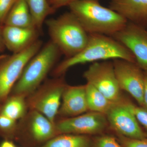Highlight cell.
Returning <instances> with one entry per match:
<instances>
[{
    "label": "cell",
    "mask_w": 147,
    "mask_h": 147,
    "mask_svg": "<svg viewBox=\"0 0 147 147\" xmlns=\"http://www.w3.org/2000/svg\"><path fill=\"white\" fill-rule=\"evenodd\" d=\"M115 59L136 63L132 53L112 36L89 34L88 42L84 49L76 55L63 61L57 67L54 73L56 75H61L77 65Z\"/></svg>",
    "instance_id": "cell-1"
},
{
    "label": "cell",
    "mask_w": 147,
    "mask_h": 147,
    "mask_svg": "<svg viewBox=\"0 0 147 147\" xmlns=\"http://www.w3.org/2000/svg\"><path fill=\"white\" fill-rule=\"evenodd\" d=\"M68 7L89 34L112 36L128 22L115 11L101 5L99 0H78Z\"/></svg>",
    "instance_id": "cell-2"
},
{
    "label": "cell",
    "mask_w": 147,
    "mask_h": 147,
    "mask_svg": "<svg viewBox=\"0 0 147 147\" xmlns=\"http://www.w3.org/2000/svg\"><path fill=\"white\" fill-rule=\"evenodd\" d=\"M50 41L67 58L76 55L85 47L89 34L71 12L45 21Z\"/></svg>",
    "instance_id": "cell-3"
},
{
    "label": "cell",
    "mask_w": 147,
    "mask_h": 147,
    "mask_svg": "<svg viewBox=\"0 0 147 147\" xmlns=\"http://www.w3.org/2000/svg\"><path fill=\"white\" fill-rule=\"evenodd\" d=\"M60 53L50 40L42 46L27 64L13 86L16 95L24 96L34 90L49 73Z\"/></svg>",
    "instance_id": "cell-4"
},
{
    "label": "cell",
    "mask_w": 147,
    "mask_h": 147,
    "mask_svg": "<svg viewBox=\"0 0 147 147\" xmlns=\"http://www.w3.org/2000/svg\"><path fill=\"white\" fill-rule=\"evenodd\" d=\"M42 43L38 39L23 51L7 55L0 61V100L7 97L27 64L42 47Z\"/></svg>",
    "instance_id": "cell-5"
},
{
    "label": "cell",
    "mask_w": 147,
    "mask_h": 147,
    "mask_svg": "<svg viewBox=\"0 0 147 147\" xmlns=\"http://www.w3.org/2000/svg\"><path fill=\"white\" fill-rule=\"evenodd\" d=\"M84 76L87 83L93 86L110 101L115 103L121 102V89L113 62L93 63L84 72Z\"/></svg>",
    "instance_id": "cell-6"
},
{
    "label": "cell",
    "mask_w": 147,
    "mask_h": 147,
    "mask_svg": "<svg viewBox=\"0 0 147 147\" xmlns=\"http://www.w3.org/2000/svg\"><path fill=\"white\" fill-rule=\"evenodd\" d=\"M113 66L121 90L128 92L144 107V72L136 63L122 59L113 60Z\"/></svg>",
    "instance_id": "cell-7"
},
{
    "label": "cell",
    "mask_w": 147,
    "mask_h": 147,
    "mask_svg": "<svg viewBox=\"0 0 147 147\" xmlns=\"http://www.w3.org/2000/svg\"><path fill=\"white\" fill-rule=\"evenodd\" d=\"M112 37L127 47L134 55L139 67L147 71V28L127 22Z\"/></svg>",
    "instance_id": "cell-8"
},
{
    "label": "cell",
    "mask_w": 147,
    "mask_h": 147,
    "mask_svg": "<svg viewBox=\"0 0 147 147\" xmlns=\"http://www.w3.org/2000/svg\"><path fill=\"white\" fill-rule=\"evenodd\" d=\"M106 115L112 127L121 136L131 139H147L134 114L123 102L115 103Z\"/></svg>",
    "instance_id": "cell-9"
},
{
    "label": "cell",
    "mask_w": 147,
    "mask_h": 147,
    "mask_svg": "<svg viewBox=\"0 0 147 147\" xmlns=\"http://www.w3.org/2000/svg\"><path fill=\"white\" fill-rule=\"evenodd\" d=\"M107 121L105 115L92 112L59 122L56 131L63 134H96L105 129Z\"/></svg>",
    "instance_id": "cell-10"
},
{
    "label": "cell",
    "mask_w": 147,
    "mask_h": 147,
    "mask_svg": "<svg viewBox=\"0 0 147 147\" xmlns=\"http://www.w3.org/2000/svg\"><path fill=\"white\" fill-rule=\"evenodd\" d=\"M39 30L3 25V40L5 48L13 54L19 53L38 39Z\"/></svg>",
    "instance_id": "cell-11"
},
{
    "label": "cell",
    "mask_w": 147,
    "mask_h": 147,
    "mask_svg": "<svg viewBox=\"0 0 147 147\" xmlns=\"http://www.w3.org/2000/svg\"><path fill=\"white\" fill-rule=\"evenodd\" d=\"M65 87L60 82H55L32 103L35 110L44 115L53 123L60 109L61 98Z\"/></svg>",
    "instance_id": "cell-12"
},
{
    "label": "cell",
    "mask_w": 147,
    "mask_h": 147,
    "mask_svg": "<svg viewBox=\"0 0 147 147\" xmlns=\"http://www.w3.org/2000/svg\"><path fill=\"white\" fill-rule=\"evenodd\" d=\"M109 8L128 22L147 28V0H110Z\"/></svg>",
    "instance_id": "cell-13"
},
{
    "label": "cell",
    "mask_w": 147,
    "mask_h": 147,
    "mask_svg": "<svg viewBox=\"0 0 147 147\" xmlns=\"http://www.w3.org/2000/svg\"><path fill=\"white\" fill-rule=\"evenodd\" d=\"M59 113L62 115L78 116L88 110L86 85L65 87L63 93Z\"/></svg>",
    "instance_id": "cell-14"
},
{
    "label": "cell",
    "mask_w": 147,
    "mask_h": 147,
    "mask_svg": "<svg viewBox=\"0 0 147 147\" xmlns=\"http://www.w3.org/2000/svg\"><path fill=\"white\" fill-rule=\"evenodd\" d=\"M3 25L36 28L25 0H17L7 16Z\"/></svg>",
    "instance_id": "cell-15"
},
{
    "label": "cell",
    "mask_w": 147,
    "mask_h": 147,
    "mask_svg": "<svg viewBox=\"0 0 147 147\" xmlns=\"http://www.w3.org/2000/svg\"><path fill=\"white\" fill-rule=\"evenodd\" d=\"M30 124L33 136L38 141L50 139L53 137L56 130L55 124L36 110L32 114Z\"/></svg>",
    "instance_id": "cell-16"
},
{
    "label": "cell",
    "mask_w": 147,
    "mask_h": 147,
    "mask_svg": "<svg viewBox=\"0 0 147 147\" xmlns=\"http://www.w3.org/2000/svg\"><path fill=\"white\" fill-rule=\"evenodd\" d=\"M86 90L88 110L106 115L115 103L109 100L91 84H86Z\"/></svg>",
    "instance_id": "cell-17"
},
{
    "label": "cell",
    "mask_w": 147,
    "mask_h": 147,
    "mask_svg": "<svg viewBox=\"0 0 147 147\" xmlns=\"http://www.w3.org/2000/svg\"><path fill=\"white\" fill-rule=\"evenodd\" d=\"M38 30L41 29L46 18L55 11L47 0H25Z\"/></svg>",
    "instance_id": "cell-18"
},
{
    "label": "cell",
    "mask_w": 147,
    "mask_h": 147,
    "mask_svg": "<svg viewBox=\"0 0 147 147\" xmlns=\"http://www.w3.org/2000/svg\"><path fill=\"white\" fill-rule=\"evenodd\" d=\"M64 134L51 139L42 147H89V140L85 136Z\"/></svg>",
    "instance_id": "cell-19"
},
{
    "label": "cell",
    "mask_w": 147,
    "mask_h": 147,
    "mask_svg": "<svg viewBox=\"0 0 147 147\" xmlns=\"http://www.w3.org/2000/svg\"><path fill=\"white\" fill-rule=\"evenodd\" d=\"M24 96L16 95L5 102L1 114L14 120L23 117L26 112V105Z\"/></svg>",
    "instance_id": "cell-20"
},
{
    "label": "cell",
    "mask_w": 147,
    "mask_h": 147,
    "mask_svg": "<svg viewBox=\"0 0 147 147\" xmlns=\"http://www.w3.org/2000/svg\"><path fill=\"white\" fill-rule=\"evenodd\" d=\"M123 102L129 110L134 114L140 125H141L144 129L147 136V109L129 101Z\"/></svg>",
    "instance_id": "cell-21"
},
{
    "label": "cell",
    "mask_w": 147,
    "mask_h": 147,
    "mask_svg": "<svg viewBox=\"0 0 147 147\" xmlns=\"http://www.w3.org/2000/svg\"><path fill=\"white\" fill-rule=\"evenodd\" d=\"M17 0H0V25L3 26L6 18Z\"/></svg>",
    "instance_id": "cell-22"
},
{
    "label": "cell",
    "mask_w": 147,
    "mask_h": 147,
    "mask_svg": "<svg viewBox=\"0 0 147 147\" xmlns=\"http://www.w3.org/2000/svg\"><path fill=\"white\" fill-rule=\"evenodd\" d=\"M119 139L122 147H147V139H131L120 135Z\"/></svg>",
    "instance_id": "cell-23"
},
{
    "label": "cell",
    "mask_w": 147,
    "mask_h": 147,
    "mask_svg": "<svg viewBox=\"0 0 147 147\" xmlns=\"http://www.w3.org/2000/svg\"><path fill=\"white\" fill-rule=\"evenodd\" d=\"M94 147H122L114 137L105 136L98 138Z\"/></svg>",
    "instance_id": "cell-24"
},
{
    "label": "cell",
    "mask_w": 147,
    "mask_h": 147,
    "mask_svg": "<svg viewBox=\"0 0 147 147\" xmlns=\"http://www.w3.org/2000/svg\"><path fill=\"white\" fill-rule=\"evenodd\" d=\"M16 121L1 114L0 115V128L5 132L12 131L15 125Z\"/></svg>",
    "instance_id": "cell-25"
},
{
    "label": "cell",
    "mask_w": 147,
    "mask_h": 147,
    "mask_svg": "<svg viewBox=\"0 0 147 147\" xmlns=\"http://www.w3.org/2000/svg\"><path fill=\"white\" fill-rule=\"evenodd\" d=\"M51 7L56 10L58 8L68 6L78 0H47Z\"/></svg>",
    "instance_id": "cell-26"
},
{
    "label": "cell",
    "mask_w": 147,
    "mask_h": 147,
    "mask_svg": "<svg viewBox=\"0 0 147 147\" xmlns=\"http://www.w3.org/2000/svg\"><path fill=\"white\" fill-rule=\"evenodd\" d=\"M144 107L147 109V71H144Z\"/></svg>",
    "instance_id": "cell-27"
},
{
    "label": "cell",
    "mask_w": 147,
    "mask_h": 147,
    "mask_svg": "<svg viewBox=\"0 0 147 147\" xmlns=\"http://www.w3.org/2000/svg\"><path fill=\"white\" fill-rule=\"evenodd\" d=\"M5 47L3 40L2 35V26L0 25V55L5 50Z\"/></svg>",
    "instance_id": "cell-28"
},
{
    "label": "cell",
    "mask_w": 147,
    "mask_h": 147,
    "mask_svg": "<svg viewBox=\"0 0 147 147\" xmlns=\"http://www.w3.org/2000/svg\"><path fill=\"white\" fill-rule=\"evenodd\" d=\"M0 147H16L12 142L5 141L1 144Z\"/></svg>",
    "instance_id": "cell-29"
},
{
    "label": "cell",
    "mask_w": 147,
    "mask_h": 147,
    "mask_svg": "<svg viewBox=\"0 0 147 147\" xmlns=\"http://www.w3.org/2000/svg\"><path fill=\"white\" fill-rule=\"evenodd\" d=\"M7 55H5V54H1V55H0V61L1 60L3 59L4 58H5Z\"/></svg>",
    "instance_id": "cell-30"
}]
</instances>
